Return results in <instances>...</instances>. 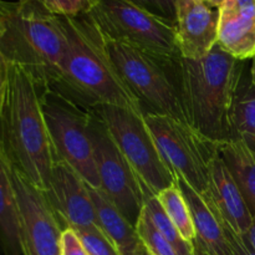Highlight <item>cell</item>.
Wrapping results in <instances>:
<instances>
[{
	"mask_svg": "<svg viewBox=\"0 0 255 255\" xmlns=\"http://www.w3.org/2000/svg\"><path fill=\"white\" fill-rule=\"evenodd\" d=\"M90 137L100 178V191L136 228L144 206V192L133 169L92 109Z\"/></svg>",
	"mask_w": 255,
	"mask_h": 255,
	"instance_id": "obj_10",
	"label": "cell"
},
{
	"mask_svg": "<svg viewBox=\"0 0 255 255\" xmlns=\"http://www.w3.org/2000/svg\"><path fill=\"white\" fill-rule=\"evenodd\" d=\"M174 177L176 186L183 194L191 212L196 231L194 243L198 244L209 255H233L226 239L221 219L218 218L216 212L209 207L206 199L197 193L183 178Z\"/></svg>",
	"mask_w": 255,
	"mask_h": 255,
	"instance_id": "obj_16",
	"label": "cell"
},
{
	"mask_svg": "<svg viewBox=\"0 0 255 255\" xmlns=\"http://www.w3.org/2000/svg\"><path fill=\"white\" fill-rule=\"evenodd\" d=\"M241 236L242 238H243V241L246 242L247 246L255 253V212L253 214V221H252L249 229L244 234H241Z\"/></svg>",
	"mask_w": 255,
	"mask_h": 255,
	"instance_id": "obj_30",
	"label": "cell"
},
{
	"mask_svg": "<svg viewBox=\"0 0 255 255\" xmlns=\"http://www.w3.org/2000/svg\"><path fill=\"white\" fill-rule=\"evenodd\" d=\"M0 247L4 255H22L19 216L7 164L0 151Z\"/></svg>",
	"mask_w": 255,
	"mask_h": 255,
	"instance_id": "obj_19",
	"label": "cell"
},
{
	"mask_svg": "<svg viewBox=\"0 0 255 255\" xmlns=\"http://www.w3.org/2000/svg\"><path fill=\"white\" fill-rule=\"evenodd\" d=\"M143 208L149 216L157 231L172 244V247L176 249L178 255H193V244L187 242L181 236L178 229L174 227L169 217L167 216L166 211L161 206L157 197H148V198L144 199Z\"/></svg>",
	"mask_w": 255,
	"mask_h": 255,
	"instance_id": "obj_22",
	"label": "cell"
},
{
	"mask_svg": "<svg viewBox=\"0 0 255 255\" xmlns=\"http://www.w3.org/2000/svg\"><path fill=\"white\" fill-rule=\"evenodd\" d=\"M19 1H27V0H19Z\"/></svg>",
	"mask_w": 255,
	"mask_h": 255,
	"instance_id": "obj_35",
	"label": "cell"
},
{
	"mask_svg": "<svg viewBox=\"0 0 255 255\" xmlns=\"http://www.w3.org/2000/svg\"><path fill=\"white\" fill-rule=\"evenodd\" d=\"M40 89V105L56 159L66 162L95 189L100 178L90 137L92 109L49 87Z\"/></svg>",
	"mask_w": 255,
	"mask_h": 255,
	"instance_id": "obj_6",
	"label": "cell"
},
{
	"mask_svg": "<svg viewBox=\"0 0 255 255\" xmlns=\"http://www.w3.org/2000/svg\"><path fill=\"white\" fill-rule=\"evenodd\" d=\"M204 4H207L211 7H216V9H221L222 5L226 2V0H201Z\"/></svg>",
	"mask_w": 255,
	"mask_h": 255,
	"instance_id": "obj_31",
	"label": "cell"
},
{
	"mask_svg": "<svg viewBox=\"0 0 255 255\" xmlns=\"http://www.w3.org/2000/svg\"><path fill=\"white\" fill-rule=\"evenodd\" d=\"M44 193L64 231L100 228L89 184L66 162L55 161L50 186Z\"/></svg>",
	"mask_w": 255,
	"mask_h": 255,
	"instance_id": "obj_12",
	"label": "cell"
},
{
	"mask_svg": "<svg viewBox=\"0 0 255 255\" xmlns=\"http://www.w3.org/2000/svg\"><path fill=\"white\" fill-rule=\"evenodd\" d=\"M193 247H194V249H193V255H209L208 253H206V252H204L203 249H202L201 247L198 246V244L193 243Z\"/></svg>",
	"mask_w": 255,
	"mask_h": 255,
	"instance_id": "obj_32",
	"label": "cell"
},
{
	"mask_svg": "<svg viewBox=\"0 0 255 255\" xmlns=\"http://www.w3.org/2000/svg\"><path fill=\"white\" fill-rule=\"evenodd\" d=\"M94 112L133 169L146 198L157 197L176 183V177L162 158L143 115L114 105H99L94 107Z\"/></svg>",
	"mask_w": 255,
	"mask_h": 255,
	"instance_id": "obj_7",
	"label": "cell"
},
{
	"mask_svg": "<svg viewBox=\"0 0 255 255\" xmlns=\"http://www.w3.org/2000/svg\"><path fill=\"white\" fill-rule=\"evenodd\" d=\"M219 218V217H218ZM221 219V218H219ZM222 222V226H223L224 234H226V239L228 242V246L231 248V252L233 255H255V253L249 248L246 244V242L243 241L242 236L239 233H237L231 226L223 222Z\"/></svg>",
	"mask_w": 255,
	"mask_h": 255,
	"instance_id": "obj_27",
	"label": "cell"
},
{
	"mask_svg": "<svg viewBox=\"0 0 255 255\" xmlns=\"http://www.w3.org/2000/svg\"><path fill=\"white\" fill-rule=\"evenodd\" d=\"M99 32L107 56L138 100L142 114L166 115L186 122L178 92V57L158 56Z\"/></svg>",
	"mask_w": 255,
	"mask_h": 255,
	"instance_id": "obj_5",
	"label": "cell"
},
{
	"mask_svg": "<svg viewBox=\"0 0 255 255\" xmlns=\"http://www.w3.org/2000/svg\"><path fill=\"white\" fill-rule=\"evenodd\" d=\"M136 229L151 255H178L172 244L157 231L144 208L139 217Z\"/></svg>",
	"mask_w": 255,
	"mask_h": 255,
	"instance_id": "obj_23",
	"label": "cell"
},
{
	"mask_svg": "<svg viewBox=\"0 0 255 255\" xmlns=\"http://www.w3.org/2000/svg\"><path fill=\"white\" fill-rule=\"evenodd\" d=\"M203 198L217 216L237 233L244 234L248 231L253 221V214L219 154L211 166L208 189Z\"/></svg>",
	"mask_w": 255,
	"mask_h": 255,
	"instance_id": "obj_14",
	"label": "cell"
},
{
	"mask_svg": "<svg viewBox=\"0 0 255 255\" xmlns=\"http://www.w3.org/2000/svg\"><path fill=\"white\" fill-rule=\"evenodd\" d=\"M243 62L218 44L203 59H177L179 100L186 122L214 143L232 139L231 111L243 76Z\"/></svg>",
	"mask_w": 255,
	"mask_h": 255,
	"instance_id": "obj_2",
	"label": "cell"
},
{
	"mask_svg": "<svg viewBox=\"0 0 255 255\" xmlns=\"http://www.w3.org/2000/svg\"><path fill=\"white\" fill-rule=\"evenodd\" d=\"M61 255H90L76 232L65 229L61 236Z\"/></svg>",
	"mask_w": 255,
	"mask_h": 255,
	"instance_id": "obj_28",
	"label": "cell"
},
{
	"mask_svg": "<svg viewBox=\"0 0 255 255\" xmlns=\"http://www.w3.org/2000/svg\"><path fill=\"white\" fill-rule=\"evenodd\" d=\"M143 119L172 173L183 178L203 197L208 189L211 166L218 156V143L171 116L146 114Z\"/></svg>",
	"mask_w": 255,
	"mask_h": 255,
	"instance_id": "obj_8",
	"label": "cell"
},
{
	"mask_svg": "<svg viewBox=\"0 0 255 255\" xmlns=\"http://www.w3.org/2000/svg\"><path fill=\"white\" fill-rule=\"evenodd\" d=\"M127 1L176 25L178 0H127Z\"/></svg>",
	"mask_w": 255,
	"mask_h": 255,
	"instance_id": "obj_26",
	"label": "cell"
},
{
	"mask_svg": "<svg viewBox=\"0 0 255 255\" xmlns=\"http://www.w3.org/2000/svg\"><path fill=\"white\" fill-rule=\"evenodd\" d=\"M67 34V50L56 90L86 109L99 105L128 109L142 114L141 105L121 79L107 56L97 26L90 15L62 16Z\"/></svg>",
	"mask_w": 255,
	"mask_h": 255,
	"instance_id": "obj_3",
	"label": "cell"
},
{
	"mask_svg": "<svg viewBox=\"0 0 255 255\" xmlns=\"http://www.w3.org/2000/svg\"><path fill=\"white\" fill-rule=\"evenodd\" d=\"M0 151L36 188L46 192L56 157L40 105V89L21 66L10 64L9 89L0 114Z\"/></svg>",
	"mask_w": 255,
	"mask_h": 255,
	"instance_id": "obj_1",
	"label": "cell"
},
{
	"mask_svg": "<svg viewBox=\"0 0 255 255\" xmlns=\"http://www.w3.org/2000/svg\"><path fill=\"white\" fill-rule=\"evenodd\" d=\"M219 9L201 0H178L177 44L182 57L199 60L212 51L218 40Z\"/></svg>",
	"mask_w": 255,
	"mask_h": 255,
	"instance_id": "obj_13",
	"label": "cell"
},
{
	"mask_svg": "<svg viewBox=\"0 0 255 255\" xmlns=\"http://www.w3.org/2000/svg\"><path fill=\"white\" fill-rule=\"evenodd\" d=\"M157 199L163 207L167 216L169 217L174 227L178 229L181 236L187 242L193 244L196 241V231H194L191 212H189L183 194L176 186V183L158 193Z\"/></svg>",
	"mask_w": 255,
	"mask_h": 255,
	"instance_id": "obj_21",
	"label": "cell"
},
{
	"mask_svg": "<svg viewBox=\"0 0 255 255\" xmlns=\"http://www.w3.org/2000/svg\"><path fill=\"white\" fill-rule=\"evenodd\" d=\"M251 80L255 85V56L253 57V62H252V69H251Z\"/></svg>",
	"mask_w": 255,
	"mask_h": 255,
	"instance_id": "obj_33",
	"label": "cell"
},
{
	"mask_svg": "<svg viewBox=\"0 0 255 255\" xmlns=\"http://www.w3.org/2000/svg\"><path fill=\"white\" fill-rule=\"evenodd\" d=\"M90 196L97 214L99 227L120 255H151L137 229L122 216L119 209L100 189L89 186Z\"/></svg>",
	"mask_w": 255,
	"mask_h": 255,
	"instance_id": "obj_17",
	"label": "cell"
},
{
	"mask_svg": "<svg viewBox=\"0 0 255 255\" xmlns=\"http://www.w3.org/2000/svg\"><path fill=\"white\" fill-rule=\"evenodd\" d=\"M100 31L158 56H181L176 25L127 0H92L87 11Z\"/></svg>",
	"mask_w": 255,
	"mask_h": 255,
	"instance_id": "obj_9",
	"label": "cell"
},
{
	"mask_svg": "<svg viewBox=\"0 0 255 255\" xmlns=\"http://www.w3.org/2000/svg\"><path fill=\"white\" fill-rule=\"evenodd\" d=\"M231 141H243L255 149V85L242 76L231 111Z\"/></svg>",
	"mask_w": 255,
	"mask_h": 255,
	"instance_id": "obj_20",
	"label": "cell"
},
{
	"mask_svg": "<svg viewBox=\"0 0 255 255\" xmlns=\"http://www.w3.org/2000/svg\"><path fill=\"white\" fill-rule=\"evenodd\" d=\"M9 72L10 62L5 59L2 52L0 51V114H1L2 107H4L7 89H9Z\"/></svg>",
	"mask_w": 255,
	"mask_h": 255,
	"instance_id": "obj_29",
	"label": "cell"
},
{
	"mask_svg": "<svg viewBox=\"0 0 255 255\" xmlns=\"http://www.w3.org/2000/svg\"><path fill=\"white\" fill-rule=\"evenodd\" d=\"M218 154L231 172L252 214L255 212V149L246 142L218 143Z\"/></svg>",
	"mask_w": 255,
	"mask_h": 255,
	"instance_id": "obj_18",
	"label": "cell"
},
{
	"mask_svg": "<svg viewBox=\"0 0 255 255\" xmlns=\"http://www.w3.org/2000/svg\"><path fill=\"white\" fill-rule=\"evenodd\" d=\"M6 164L16 199L22 255H61L64 229L45 193L7 161Z\"/></svg>",
	"mask_w": 255,
	"mask_h": 255,
	"instance_id": "obj_11",
	"label": "cell"
},
{
	"mask_svg": "<svg viewBox=\"0 0 255 255\" xmlns=\"http://www.w3.org/2000/svg\"><path fill=\"white\" fill-rule=\"evenodd\" d=\"M49 11L60 16L76 17L86 14L92 5V0H40Z\"/></svg>",
	"mask_w": 255,
	"mask_h": 255,
	"instance_id": "obj_25",
	"label": "cell"
},
{
	"mask_svg": "<svg viewBox=\"0 0 255 255\" xmlns=\"http://www.w3.org/2000/svg\"><path fill=\"white\" fill-rule=\"evenodd\" d=\"M0 31H1V22H0Z\"/></svg>",
	"mask_w": 255,
	"mask_h": 255,
	"instance_id": "obj_34",
	"label": "cell"
},
{
	"mask_svg": "<svg viewBox=\"0 0 255 255\" xmlns=\"http://www.w3.org/2000/svg\"><path fill=\"white\" fill-rule=\"evenodd\" d=\"M217 44L241 61L255 56V0H226L219 9Z\"/></svg>",
	"mask_w": 255,
	"mask_h": 255,
	"instance_id": "obj_15",
	"label": "cell"
},
{
	"mask_svg": "<svg viewBox=\"0 0 255 255\" xmlns=\"http://www.w3.org/2000/svg\"><path fill=\"white\" fill-rule=\"evenodd\" d=\"M76 234L90 255H120L100 228L85 229L76 232Z\"/></svg>",
	"mask_w": 255,
	"mask_h": 255,
	"instance_id": "obj_24",
	"label": "cell"
},
{
	"mask_svg": "<svg viewBox=\"0 0 255 255\" xmlns=\"http://www.w3.org/2000/svg\"><path fill=\"white\" fill-rule=\"evenodd\" d=\"M0 51L10 64L26 70L39 87H51L61 76L67 50L64 19L40 0H0Z\"/></svg>",
	"mask_w": 255,
	"mask_h": 255,
	"instance_id": "obj_4",
	"label": "cell"
}]
</instances>
